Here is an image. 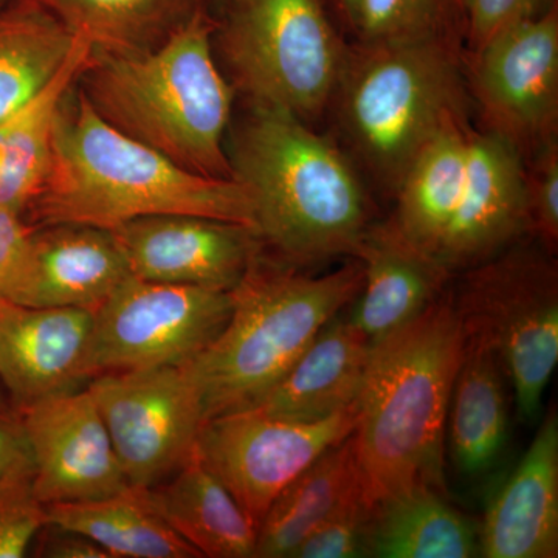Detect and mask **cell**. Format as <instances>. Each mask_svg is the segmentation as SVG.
<instances>
[{"label": "cell", "instance_id": "1", "mask_svg": "<svg viewBox=\"0 0 558 558\" xmlns=\"http://www.w3.org/2000/svg\"><path fill=\"white\" fill-rule=\"evenodd\" d=\"M27 213L35 227L112 230L146 216L191 215L256 231L255 207L240 180L179 167L102 120L84 90L73 87L58 110L49 172Z\"/></svg>", "mask_w": 558, "mask_h": 558}, {"label": "cell", "instance_id": "2", "mask_svg": "<svg viewBox=\"0 0 558 558\" xmlns=\"http://www.w3.org/2000/svg\"><path fill=\"white\" fill-rule=\"evenodd\" d=\"M464 351V328L446 293L373 344L354 432L371 508L417 486L446 494L444 429Z\"/></svg>", "mask_w": 558, "mask_h": 558}, {"label": "cell", "instance_id": "3", "mask_svg": "<svg viewBox=\"0 0 558 558\" xmlns=\"http://www.w3.org/2000/svg\"><path fill=\"white\" fill-rule=\"evenodd\" d=\"M216 31L199 3L153 49L94 51L81 78L116 130L194 174L234 179L223 146L234 89L213 57Z\"/></svg>", "mask_w": 558, "mask_h": 558}, {"label": "cell", "instance_id": "4", "mask_svg": "<svg viewBox=\"0 0 558 558\" xmlns=\"http://www.w3.org/2000/svg\"><path fill=\"white\" fill-rule=\"evenodd\" d=\"M229 159L252 197L260 241L293 264L354 258L373 223L365 186L347 154L306 121L253 106Z\"/></svg>", "mask_w": 558, "mask_h": 558}, {"label": "cell", "instance_id": "5", "mask_svg": "<svg viewBox=\"0 0 558 558\" xmlns=\"http://www.w3.org/2000/svg\"><path fill=\"white\" fill-rule=\"evenodd\" d=\"M362 284V264L355 258L323 277L253 260L231 290L229 322L190 360L205 421L252 409L319 330L354 301Z\"/></svg>", "mask_w": 558, "mask_h": 558}, {"label": "cell", "instance_id": "6", "mask_svg": "<svg viewBox=\"0 0 558 558\" xmlns=\"http://www.w3.org/2000/svg\"><path fill=\"white\" fill-rule=\"evenodd\" d=\"M468 92L457 40L442 35L355 44L333 101L355 156L395 194L433 135L468 117Z\"/></svg>", "mask_w": 558, "mask_h": 558}, {"label": "cell", "instance_id": "7", "mask_svg": "<svg viewBox=\"0 0 558 558\" xmlns=\"http://www.w3.org/2000/svg\"><path fill=\"white\" fill-rule=\"evenodd\" d=\"M220 50L253 106L315 121L333 102L349 47L325 0H227Z\"/></svg>", "mask_w": 558, "mask_h": 558}, {"label": "cell", "instance_id": "8", "mask_svg": "<svg viewBox=\"0 0 558 558\" xmlns=\"http://www.w3.org/2000/svg\"><path fill=\"white\" fill-rule=\"evenodd\" d=\"M451 295L465 339L490 349L524 421H535L558 360V274L535 250H505L465 270Z\"/></svg>", "mask_w": 558, "mask_h": 558}, {"label": "cell", "instance_id": "9", "mask_svg": "<svg viewBox=\"0 0 558 558\" xmlns=\"http://www.w3.org/2000/svg\"><path fill=\"white\" fill-rule=\"evenodd\" d=\"M231 307V290L131 275L94 312L87 377L189 362L218 337Z\"/></svg>", "mask_w": 558, "mask_h": 558}, {"label": "cell", "instance_id": "10", "mask_svg": "<svg viewBox=\"0 0 558 558\" xmlns=\"http://www.w3.org/2000/svg\"><path fill=\"white\" fill-rule=\"evenodd\" d=\"M87 389L132 487L156 486L193 457L205 410L190 360L100 374Z\"/></svg>", "mask_w": 558, "mask_h": 558}, {"label": "cell", "instance_id": "11", "mask_svg": "<svg viewBox=\"0 0 558 558\" xmlns=\"http://www.w3.org/2000/svg\"><path fill=\"white\" fill-rule=\"evenodd\" d=\"M357 405L315 422L233 411L205 421L197 459L226 486L256 529L275 498L357 427Z\"/></svg>", "mask_w": 558, "mask_h": 558}, {"label": "cell", "instance_id": "12", "mask_svg": "<svg viewBox=\"0 0 558 558\" xmlns=\"http://www.w3.org/2000/svg\"><path fill=\"white\" fill-rule=\"evenodd\" d=\"M468 89L487 132L523 159L557 138L558 5L470 51Z\"/></svg>", "mask_w": 558, "mask_h": 558}, {"label": "cell", "instance_id": "13", "mask_svg": "<svg viewBox=\"0 0 558 558\" xmlns=\"http://www.w3.org/2000/svg\"><path fill=\"white\" fill-rule=\"evenodd\" d=\"M33 494L44 506L94 501L131 487L89 389L39 400L21 413Z\"/></svg>", "mask_w": 558, "mask_h": 558}, {"label": "cell", "instance_id": "14", "mask_svg": "<svg viewBox=\"0 0 558 558\" xmlns=\"http://www.w3.org/2000/svg\"><path fill=\"white\" fill-rule=\"evenodd\" d=\"M112 231L131 275L230 292L258 258L255 230L191 215L146 216Z\"/></svg>", "mask_w": 558, "mask_h": 558}, {"label": "cell", "instance_id": "15", "mask_svg": "<svg viewBox=\"0 0 558 558\" xmlns=\"http://www.w3.org/2000/svg\"><path fill=\"white\" fill-rule=\"evenodd\" d=\"M531 231L523 156L498 135L470 128L464 186L436 260L465 271Z\"/></svg>", "mask_w": 558, "mask_h": 558}, {"label": "cell", "instance_id": "16", "mask_svg": "<svg viewBox=\"0 0 558 558\" xmlns=\"http://www.w3.org/2000/svg\"><path fill=\"white\" fill-rule=\"evenodd\" d=\"M131 277L112 231L84 223L33 227L3 299L95 312Z\"/></svg>", "mask_w": 558, "mask_h": 558}, {"label": "cell", "instance_id": "17", "mask_svg": "<svg viewBox=\"0 0 558 558\" xmlns=\"http://www.w3.org/2000/svg\"><path fill=\"white\" fill-rule=\"evenodd\" d=\"M94 312L31 307L0 296V387L14 413L89 381Z\"/></svg>", "mask_w": 558, "mask_h": 558}, {"label": "cell", "instance_id": "18", "mask_svg": "<svg viewBox=\"0 0 558 558\" xmlns=\"http://www.w3.org/2000/svg\"><path fill=\"white\" fill-rule=\"evenodd\" d=\"M354 258L363 284L348 322L377 343L413 322L444 293L451 274L407 240L392 219L371 223Z\"/></svg>", "mask_w": 558, "mask_h": 558}, {"label": "cell", "instance_id": "19", "mask_svg": "<svg viewBox=\"0 0 558 558\" xmlns=\"http://www.w3.org/2000/svg\"><path fill=\"white\" fill-rule=\"evenodd\" d=\"M480 556H558V417L549 411L519 468L492 499L478 531Z\"/></svg>", "mask_w": 558, "mask_h": 558}, {"label": "cell", "instance_id": "20", "mask_svg": "<svg viewBox=\"0 0 558 558\" xmlns=\"http://www.w3.org/2000/svg\"><path fill=\"white\" fill-rule=\"evenodd\" d=\"M373 343L348 319L333 317L303 354L252 407L296 422L323 421L357 405Z\"/></svg>", "mask_w": 558, "mask_h": 558}, {"label": "cell", "instance_id": "21", "mask_svg": "<svg viewBox=\"0 0 558 558\" xmlns=\"http://www.w3.org/2000/svg\"><path fill=\"white\" fill-rule=\"evenodd\" d=\"M92 54L89 40L75 35L68 60L50 83L0 121V208L24 218L38 197L49 172L58 110Z\"/></svg>", "mask_w": 558, "mask_h": 558}, {"label": "cell", "instance_id": "22", "mask_svg": "<svg viewBox=\"0 0 558 558\" xmlns=\"http://www.w3.org/2000/svg\"><path fill=\"white\" fill-rule=\"evenodd\" d=\"M146 494L168 526L201 557H255L258 529L196 453Z\"/></svg>", "mask_w": 558, "mask_h": 558}, {"label": "cell", "instance_id": "23", "mask_svg": "<svg viewBox=\"0 0 558 558\" xmlns=\"http://www.w3.org/2000/svg\"><path fill=\"white\" fill-rule=\"evenodd\" d=\"M469 132L468 117L444 124L418 150L395 193L398 209L392 222L407 240L433 258L461 199Z\"/></svg>", "mask_w": 558, "mask_h": 558}, {"label": "cell", "instance_id": "24", "mask_svg": "<svg viewBox=\"0 0 558 558\" xmlns=\"http://www.w3.org/2000/svg\"><path fill=\"white\" fill-rule=\"evenodd\" d=\"M357 497H363V486L352 433L275 498L259 523L255 557H292L322 521Z\"/></svg>", "mask_w": 558, "mask_h": 558}, {"label": "cell", "instance_id": "25", "mask_svg": "<svg viewBox=\"0 0 558 558\" xmlns=\"http://www.w3.org/2000/svg\"><path fill=\"white\" fill-rule=\"evenodd\" d=\"M444 495L436 488L417 486L377 502L369 523V557L480 556L478 532Z\"/></svg>", "mask_w": 558, "mask_h": 558}, {"label": "cell", "instance_id": "26", "mask_svg": "<svg viewBox=\"0 0 558 558\" xmlns=\"http://www.w3.org/2000/svg\"><path fill=\"white\" fill-rule=\"evenodd\" d=\"M497 355L465 339L450 399V454L462 475L495 468L508 442V403Z\"/></svg>", "mask_w": 558, "mask_h": 558}, {"label": "cell", "instance_id": "27", "mask_svg": "<svg viewBox=\"0 0 558 558\" xmlns=\"http://www.w3.org/2000/svg\"><path fill=\"white\" fill-rule=\"evenodd\" d=\"M47 524L78 532L110 558H201L150 505L146 488L128 487L94 501L46 506Z\"/></svg>", "mask_w": 558, "mask_h": 558}, {"label": "cell", "instance_id": "28", "mask_svg": "<svg viewBox=\"0 0 558 558\" xmlns=\"http://www.w3.org/2000/svg\"><path fill=\"white\" fill-rule=\"evenodd\" d=\"M75 35L38 0L0 7V121L50 83Z\"/></svg>", "mask_w": 558, "mask_h": 558}, {"label": "cell", "instance_id": "29", "mask_svg": "<svg viewBox=\"0 0 558 558\" xmlns=\"http://www.w3.org/2000/svg\"><path fill=\"white\" fill-rule=\"evenodd\" d=\"M94 51L153 49L199 5V0H38Z\"/></svg>", "mask_w": 558, "mask_h": 558}, {"label": "cell", "instance_id": "30", "mask_svg": "<svg viewBox=\"0 0 558 558\" xmlns=\"http://www.w3.org/2000/svg\"><path fill=\"white\" fill-rule=\"evenodd\" d=\"M457 0H362L354 35L359 44L402 43L453 35Z\"/></svg>", "mask_w": 558, "mask_h": 558}, {"label": "cell", "instance_id": "31", "mask_svg": "<svg viewBox=\"0 0 558 558\" xmlns=\"http://www.w3.org/2000/svg\"><path fill=\"white\" fill-rule=\"evenodd\" d=\"M371 515L365 498H352L322 521L290 558L369 557Z\"/></svg>", "mask_w": 558, "mask_h": 558}, {"label": "cell", "instance_id": "32", "mask_svg": "<svg viewBox=\"0 0 558 558\" xmlns=\"http://www.w3.org/2000/svg\"><path fill=\"white\" fill-rule=\"evenodd\" d=\"M526 167V193L531 231L549 250L558 241V145L557 138L539 146Z\"/></svg>", "mask_w": 558, "mask_h": 558}, {"label": "cell", "instance_id": "33", "mask_svg": "<svg viewBox=\"0 0 558 558\" xmlns=\"http://www.w3.org/2000/svg\"><path fill=\"white\" fill-rule=\"evenodd\" d=\"M457 5L469 51H475L510 25L546 13L557 0H457Z\"/></svg>", "mask_w": 558, "mask_h": 558}, {"label": "cell", "instance_id": "34", "mask_svg": "<svg viewBox=\"0 0 558 558\" xmlns=\"http://www.w3.org/2000/svg\"><path fill=\"white\" fill-rule=\"evenodd\" d=\"M46 524V506L32 484L0 488V558L27 556Z\"/></svg>", "mask_w": 558, "mask_h": 558}, {"label": "cell", "instance_id": "35", "mask_svg": "<svg viewBox=\"0 0 558 558\" xmlns=\"http://www.w3.org/2000/svg\"><path fill=\"white\" fill-rule=\"evenodd\" d=\"M35 464L21 418L0 416V488L32 484Z\"/></svg>", "mask_w": 558, "mask_h": 558}, {"label": "cell", "instance_id": "36", "mask_svg": "<svg viewBox=\"0 0 558 558\" xmlns=\"http://www.w3.org/2000/svg\"><path fill=\"white\" fill-rule=\"evenodd\" d=\"M36 556L47 558H110L108 550L78 532L46 524L35 539Z\"/></svg>", "mask_w": 558, "mask_h": 558}, {"label": "cell", "instance_id": "37", "mask_svg": "<svg viewBox=\"0 0 558 558\" xmlns=\"http://www.w3.org/2000/svg\"><path fill=\"white\" fill-rule=\"evenodd\" d=\"M32 230L21 215L0 208V296L20 264Z\"/></svg>", "mask_w": 558, "mask_h": 558}, {"label": "cell", "instance_id": "38", "mask_svg": "<svg viewBox=\"0 0 558 558\" xmlns=\"http://www.w3.org/2000/svg\"><path fill=\"white\" fill-rule=\"evenodd\" d=\"M330 2H332L333 9L339 11L344 24L354 32L355 25H357L362 0H330Z\"/></svg>", "mask_w": 558, "mask_h": 558}, {"label": "cell", "instance_id": "39", "mask_svg": "<svg viewBox=\"0 0 558 558\" xmlns=\"http://www.w3.org/2000/svg\"><path fill=\"white\" fill-rule=\"evenodd\" d=\"M13 407H11L9 398H7L5 391L0 387V416H14Z\"/></svg>", "mask_w": 558, "mask_h": 558}, {"label": "cell", "instance_id": "40", "mask_svg": "<svg viewBox=\"0 0 558 558\" xmlns=\"http://www.w3.org/2000/svg\"><path fill=\"white\" fill-rule=\"evenodd\" d=\"M10 0H0V7H3L5 5V3H9Z\"/></svg>", "mask_w": 558, "mask_h": 558}, {"label": "cell", "instance_id": "41", "mask_svg": "<svg viewBox=\"0 0 558 558\" xmlns=\"http://www.w3.org/2000/svg\"><path fill=\"white\" fill-rule=\"evenodd\" d=\"M223 2H227V0H223Z\"/></svg>", "mask_w": 558, "mask_h": 558}]
</instances>
